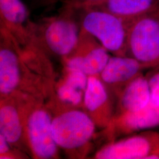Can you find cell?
<instances>
[{
	"label": "cell",
	"instance_id": "14",
	"mask_svg": "<svg viewBox=\"0 0 159 159\" xmlns=\"http://www.w3.org/2000/svg\"><path fill=\"white\" fill-rule=\"evenodd\" d=\"M119 114L133 113L144 108L150 100L148 77L142 74L133 80L119 95Z\"/></svg>",
	"mask_w": 159,
	"mask_h": 159
},
{
	"label": "cell",
	"instance_id": "8",
	"mask_svg": "<svg viewBox=\"0 0 159 159\" xmlns=\"http://www.w3.org/2000/svg\"><path fill=\"white\" fill-rule=\"evenodd\" d=\"M50 115L43 109H37L29 117L27 133L30 146L34 155L39 159L54 158L57 146L51 131Z\"/></svg>",
	"mask_w": 159,
	"mask_h": 159
},
{
	"label": "cell",
	"instance_id": "6",
	"mask_svg": "<svg viewBox=\"0 0 159 159\" xmlns=\"http://www.w3.org/2000/svg\"><path fill=\"white\" fill-rule=\"evenodd\" d=\"M94 39L81 29L79 42L73 51L75 54L67 60L69 71H80L87 76L102 73L110 57L108 51Z\"/></svg>",
	"mask_w": 159,
	"mask_h": 159
},
{
	"label": "cell",
	"instance_id": "7",
	"mask_svg": "<svg viewBox=\"0 0 159 159\" xmlns=\"http://www.w3.org/2000/svg\"><path fill=\"white\" fill-rule=\"evenodd\" d=\"M21 48L17 40L1 24L0 93L1 97L16 90L21 80Z\"/></svg>",
	"mask_w": 159,
	"mask_h": 159
},
{
	"label": "cell",
	"instance_id": "13",
	"mask_svg": "<svg viewBox=\"0 0 159 159\" xmlns=\"http://www.w3.org/2000/svg\"><path fill=\"white\" fill-rule=\"evenodd\" d=\"M100 9L110 12L125 22L159 9V0H104L83 9Z\"/></svg>",
	"mask_w": 159,
	"mask_h": 159
},
{
	"label": "cell",
	"instance_id": "16",
	"mask_svg": "<svg viewBox=\"0 0 159 159\" xmlns=\"http://www.w3.org/2000/svg\"><path fill=\"white\" fill-rule=\"evenodd\" d=\"M22 125L17 108L9 104H1L0 109V134L10 144H17L22 135Z\"/></svg>",
	"mask_w": 159,
	"mask_h": 159
},
{
	"label": "cell",
	"instance_id": "17",
	"mask_svg": "<svg viewBox=\"0 0 159 159\" xmlns=\"http://www.w3.org/2000/svg\"><path fill=\"white\" fill-rule=\"evenodd\" d=\"M150 91V102L159 106V69L148 77Z\"/></svg>",
	"mask_w": 159,
	"mask_h": 159
},
{
	"label": "cell",
	"instance_id": "20",
	"mask_svg": "<svg viewBox=\"0 0 159 159\" xmlns=\"http://www.w3.org/2000/svg\"><path fill=\"white\" fill-rule=\"evenodd\" d=\"M33 1L35 4L40 7H50L51 0H33Z\"/></svg>",
	"mask_w": 159,
	"mask_h": 159
},
{
	"label": "cell",
	"instance_id": "15",
	"mask_svg": "<svg viewBox=\"0 0 159 159\" xmlns=\"http://www.w3.org/2000/svg\"><path fill=\"white\" fill-rule=\"evenodd\" d=\"M69 71L68 77L58 90V96L63 102L76 106L84 97L88 77L80 71Z\"/></svg>",
	"mask_w": 159,
	"mask_h": 159
},
{
	"label": "cell",
	"instance_id": "1",
	"mask_svg": "<svg viewBox=\"0 0 159 159\" xmlns=\"http://www.w3.org/2000/svg\"><path fill=\"white\" fill-rule=\"evenodd\" d=\"M80 27L79 10L62 5L58 13L33 22L32 41L44 52L67 57L77 45Z\"/></svg>",
	"mask_w": 159,
	"mask_h": 159
},
{
	"label": "cell",
	"instance_id": "19",
	"mask_svg": "<svg viewBox=\"0 0 159 159\" xmlns=\"http://www.w3.org/2000/svg\"><path fill=\"white\" fill-rule=\"evenodd\" d=\"M10 144L8 142L6 138L2 135L0 134V154L1 159L6 156L10 150Z\"/></svg>",
	"mask_w": 159,
	"mask_h": 159
},
{
	"label": "cell",
	"instance_id": "18",
	"mask_svg": "<svg viewBox=\"0 0 159 159\" xmlns=\"http://www.w3.org/2000/svg\"><path fill=\"white\" fill-rule=\"evenodd\" d=\"M102 1L104 0H51V6L58 2H61L62 5H68L77 9H83L94 6Z\"/></svg>",
	"mask_w": 159,
	"mask_h": 159
},
{
	"label": "cell",
	"instance_id": "3",
	"mask_svg": "<svg viewBox=\"0 0 159 159\" xmlns=\"http://www.w3.org/2000/svg\"><path fill=\"white\" fill-rule=\"evenodd\" d=\"M81 29L98 40L114 56H127V23L110 12L100 9L80 10Z\"/></svg>",
	"mask_w": 159,
	"mask_h": 159
},
{
	"label": "cell",
	"instance_id": "10",
	"mask_svg": "<svg viewBox=\"0 0 159 159\" xmlns=\"http://www.w3.org/2000/svg\"><path fill=\"white\" fill-rule=\"evenodd\" d=\"M143 70L142 64L132 57L114 56L110 57L100 75L106 87L119 96L126 85L142 74Z\"/></svg>",
	"mask_w": 159,
	"mask_h": 159
},
{
	"label": "cell",
	"instance_id": "4",
	"mask_svg": "<svg viewBox=\"0 0 159 159\" xmlns=\"http://www.w3.org/2000/svg\"><path fill=\"white\" fill-rule=\"evenodd\" d=\"M95 125L89 116L79 110H70L52 120L51 131L58 146L66 150L81 148L94 133Z\"/></svg>",
	"mask_w": 159,
	"mask_h": 159
},
{
	"label": "cell",
	"instance_id": "2",
	"mask_svg": "<svg viewBox=\"0 0 159 159\" xmlns=\"http://www.w3.org/2000/svg\"><path fill=\"white\" fill-rule=\"evenodd\" d=\"M127 23V56L145 69H159V9Z\"/></svg>",
	"mask_w": 159,
	"mask_h": 159
},
{
	"label": "cell",
	"instance_id": "5",
	"mask_svg": "<svg viewBox=\"0 0 159 159\" xmlns=\"http://www.w3.org/2000/svg\"><path fill=\"white\" fill-rule=\"evenodd\" d=\"M159 148V131L152 129L111 142L97 153L100 159H148Z\"/></svg>",
	"mask_w": 159,
	"mask_h": 159
},
{
	"label": "cell",
	"instance_id": "9",
	"mask_svg": "<svg viewBox=\"0 0 159 159\" xmlns=\"http://www.w3.org/2000/svg\"><path fill=\"white\" fill-rule=\"evenodd\" d=\"M33 22L22 0H0V23L12 35L20 46L32 41Z\"/></svg>",
	"mask_w": 159,
	"mask_h": 159
},
{
	"label": "cell",
	"instance_id": "12",
	"mask_svg": "<svg viewBox=\"0 0 159 159\" xmlns=\"http://www.w3.org/2000/svg\"><path fill=\"white\" fill-rule=\"evenodd\" d=\"M84 102L86 108L97 115L102 126H108L113 118L107 87L101 80L89 76Z\"/></svg>",
	"mask_w": 159,
	"mask_h": 159
},
{
	"label": "cell",
	"instance_id": "11",
	"mask_svg": "<svg viewBox=\"0 0 159 159\" xmlns=\"http://www.w3.org/2000/svg\"><path fill=\"white\" fill-rule=\"evenodd\" d=\"M159 125V106L150 102L140 110L114 117L107 126L111 134H125L150 130Z\"/></svg>",
	"mask_w": 159,
	"mask_h": 159
}]
</instances>
